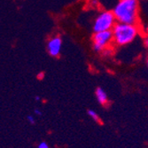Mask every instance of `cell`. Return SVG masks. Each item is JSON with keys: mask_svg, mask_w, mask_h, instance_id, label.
<instances>
[{"mask_svg": "<svg viewBox=\"0 0 148 148\" xmlns=\"http://www.w3.org/2000/svg\"><path fill=\"white\" fill-rule=\"evenodd\" d=\"M38 148H49V146H48V145L45 142H42L41 144L39 145Z\"/></svg>", "mask_w": 148, "mask_h": 148, "instance_id": "9", "label": "cell"}, {"mask_svg": "<svg viewBox=\"0 0 148 148\" xmlns=\"http://www.w3.org/2000/svg\"><path fill=\"white\" fill-rule=\"evenodd\" d=\"M116 24V20L113 12L102 11L99 12L92 23V29L94 32L112 30Z\"/></svg>", "mask_w": 148, "mask_h": 148, "instance_id": "3", "label": "cell"}, {"mask_svg": "<svg viewBox=\"0 0 148 148\" xmlns=\"http://www.w3.org/2000/svg\"><path fill=\"white\" fill-rule=\"evenodd\" d=\"M28 120L29 121V123H35V120H34L33 116L29 115V116H28Z\"/></svg>", "mask_w": 148, "mask_h": 148, "instance_id": "10", "label": "cell"}, {"mask_svg": "<svg viewBox=\"0 0 148 148\" xmlns=\"http://www.w3.org/2000/svg\"><path fill=\"white\" fill-rule=\"evenodd\" d=\"M113 45L112 30L94 32L92 36V47L97 52H103Z\"/></svg>", "mask_w": 148, "mask_h": 148, "instance_id": "4", "label": "cell"}, {"mask_svg": "<svg viewBox=\"0 0 148 148\" xmlns=\"http://www.w3.org/2000/svg\"><path fill=\"white\" fill-rule=\"evenodd\" d=\"M35 113H36V114H39V115L42 114V113H41V111H39V110H37V109H36V110H35Z\"/></svg>", "mask_w": 148, "mask_h": 148, "instance_id": "11", "label": "cell"}, {"mask_svg": "<svg viewBox=\"0 0 148 148\" xmlns=\"http://www.w3.org/2000/svg\"><path fill=\"white\" fill-rule=\"evenodd\" d=\"M96 97L98 101L100 104H106L107 101V95L106 91L102 88H97L96 90Z\"/></svg>", "mask_w": 148, "mask_h": 148, "instance_id": "6", "label": "cell"}, {"mask_svg": "<svg viewBox=\"0 0 148 148\" xmlns=\"http://www.w3.org/2000/svg\"><path fill=\"white\" fill-rule=\"evenodd\" d=\"M144 45L146 48H148V35H145L144 37Z\"/></svg>", "mask_w": 148, "mask_h": 148, "instance_id": "8", "label": "cell"}, {"mask_svg": "<svg viewBox=\"0 0 148 148\" xmlns=\"http://www.w3.org/2000/svg\"><path fill=\"white\" fill-rule=\"evenodd\" d=\"M88 114H89V115H90V116H91V117L94 119V121H96L97 123H99V121H100V119H99V115H98L95 112H94L93 110H89V111H88Z\"/></svg>", "mask_w": 148, "mask_h": 148, "instance_id": "7", "label": "cell"}, {"mask_svg": "<svg viewBox=\"0 0 148 148\" xmlns=\"http://www.w3.org/2000/svg\"><path fill=\"white\" fill-rule=\"evenodd\" d=\"M43 76H44V74H43V73H41V74H39V75H38V77H39V79H42L41 77H43Z\"/></svg>", "mask_w": 148, "mask_h": 148, "instance_id": "12", "label": "cell"}, {"mask_svg": "<svg viewBox=\"0 0 148 148\" xmlns=\"http://www.w3.org/2000/svg\"><path fill=\"white\" fill-rule=\"evenodd\" d=\"M113 44L116 46H126L135 41L140 34L138 24H126L116 22L112 29Z\"/></svg>", "mask_w": 148, "mask_h": 148, "instance_id": "2", "label": "cell"}, {"mask_svg": "<svg viewBox=\"0 0 148 148\" xmlns=\"http://www.w3.org/2000/svg\"><path fill=\"white\" fill-rule=\"evenodd\" d=\"M39 99H40V98H39L38 96H36V100H39Z\"/></svg>", "mask_w": 148, "mask_h": 148, "instance_id": "14", "label": "cell"}, {"mask_svg": "<svg viewBox=\"0 0 148 148\" xmlns=\"http://www.w3.org/2000/svg\"><path fill=\"white\" fill-rule=\"evenodd\" d=\"M145 35H148V26L145 28Z\"/></svg>", "mask_w": 148, "mask_h": 148, "instance_id": "13", "label": "cell"}, {"mask_svg": "<svg viewBox=\"0 0 148 148\" xmlns=\"http://www.w3.org/2000/svg\"><path fill=\"white\" fill-rule=\"evenodd\" d=\"M112 12L116 22L138 24L139 18L138 0H120Z\"/></svg>", "mask_w": 148, "mask_h": 148, "instance_id": "1", "label": "cell"}, {"mask_svg": "<svg viewBox=\"0 0 148 148\" xmlns=\"http://www.w3.org/2000/svg\"><path fill=\"white\" fill-rule=\"evenodd\" d=\"M62 48V39L59 36H52L47 43V51L52 57H58L60 54Z\"/></svg>", "mask_w": 148, "mask_h": 148, "instance_id": "5", "label": "cell"}, {"mask_svg": "<svg viewBox=\"0 0 148 148\" xmlns=\"http://www.w3.org/2000/svg\"><path fill=\"white\" fill-rule=\"evenodd\" d=\"M146 64H147V66H148V59H147V62H146Z\"/></svg>", "mask_w": 148, "mask_h": 148, "instance_id": "15", "label": "cell"}]
</instances>
